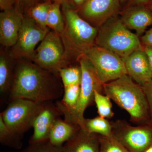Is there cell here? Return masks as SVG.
<instances>
[{"mask_svg":"<svg viewBox=\"0 0 152 152\" xmlns=\"http://www.w3.org/2000/svg\"><path fill=\"white\" fill-rule=\"evenodd\" d=\"M59 77L29 60H16L10 99H24L37 102L57 99L64 92Z\"/></svg>","mask_w":152,"mask_h":152,"instance_id":"1","label":"cell"},{"mask_svg":"<svg viewBox=\"0 0 152 152\" xmlns=\"http://www.w3.org/2000/svg\"><path fill=\"white\" fill-rule=\"evenodd\" d=\"M103 91L127 112L132 122L139 125L151 123L148 104L143 90L128 75L104 84Z\"/></svg>","mask_w":152,"mask_h":152,"instance_id":"2","label":"cell"},{"mask_svg":"<svg viewBox=\"0 0 152 152\" xmlns=\"http://www.w3.org/2000/svg\"><path fill=\"white\" fill-rule=\"evenodd\" d=\"M65 27L60 34L68 61H77L81 56L86 55L95 45L99 31L80 15L76 9L62 7Z\"/></svg>","mask_w":152,"mask_h":152,"instance_id":"3","label":"cell"},{"mask_svg":"<svg viewBox=\"0 0 152 152\" xmlns=\"http://www.w3.org/2000/svg\"><path fill=\"white\" fill-rule=\"evenodd\" d=\"M95 45L110 51L123 60L143 48L138 36L129 29L118 15L109 19L99 28Z\"/></svg>","mask_w":152,"mask_h":152,"instance_id":"4","label":"cell"},{"mask_svg":"<svg viewBox=\"0 0 152 152\" xmlns=\"http://www.w3.org/2000/svg\"><path fill=\"white\" fill-rule=\"evenodd\" d=\"M77 62L82 71L80 92L77 103L75 107L70 110L58 109L64 115L65 121L85 129V110L94 102L95 91L102 93L104 84L101 83L86 55L81 56Z\"/></svg>","mask_w":152,"mask_h":152,"instance_id":"5","label":"cell"},{"mask_svg":"<svg viewBox=\"0 0 152 152\" xmlns=\"http://www.w3.org/2000/svg\"><path fill=\"white\" fill-rule=\"evenodd\" d=\"M31 61L59 75L61 69L70 66L59 34L50 31L36 49Z\"/></svg>","mask_w":152,"mask_h":152,"instance_id":"6","label":"cell"},{"mask_svg":"<svg viewBox=\"0 0 152 152\" xmlns=\"http://www.w3.org/2000/svg\"><path fill=\"white\" fill-rule=\"evenodd\" d=\"M44 102H37L24 99L12 100L0 117L12 132L21 137L32 127L35 118Z\"/></svg>","mask_w":152,"mask_h":152,"instance_id":"7","label":"cell"},{"mask_svg":"<svg viewBox=\"0 0 152 152\" xmlns=\"http://www.w3.org/2000/svg\"><path fill=\"white\" fill-rule=\"evenodd\" d=\"M113 136L129 152H145L152 145V123L134 126L124 120L111 122Z\"/></svg>","mask_w":152,"mask_h":152,"instance_id":"8","label":"cell"},{"mask_svg":"<svg viewBox=\"0 0 152 152\" xmlns=\"http://www.w3.org/2000/svg\"><path fill=\"white\" fill-rule=\"evenodd\" d=\"M85 55L103 84L127 75L122 58L107 49L95 45Z\"/></svg>","mask_w":152,"mask_h":152,"instance_id":"9","label":"cell"},{"mask_svg":"<svg viewBox=\"0 0 152 152\" xmlns=\"http://www.w3.org/2000/svg\"><path fill=\"white\" fill-rule=\"evenodd\" d=\"M50 31L40 27L33 20L24 15L16 43L8 51L10 56L14 60L31 61L36 47Z\"/></svg>","mask_w":152,"mask_h":152,"instance_id":"10","label":"cell"},{"mask_svg":"<svg viewBox=\"0 0 152 152\" xmlns=\"http://www.w3.org/2000/svg\"><path fill=\"white\" fill-rule=\"evenodd\" d=\"M121 4V0H87L76 10L82 18L99 28L109 19L118 15Z\"/></svg>","mask_w":152,"mask_h":152,"instance_id":"11","label":"cell"},{"mask_svg":"<svg viewBox=\"0 0 152 152\" xmlns=\"http://www.w3.org/2000/svg\"><path fill=\"white\" fill-rule=\"evenodd\" d=\"M53 101L45 102L42 107L36 116L32 124L34 133L29 144L48 141L49 136L54 124L62 113Z\"/></svg>","mask_w":152,"mask_h":152,"instance_id":"12","label":"cell"},{"mask_svg":"<svg viewBox=\"0 0 152 152\" xmlns=\"http://www.w3.org/2000/svg\"><path fill=\"white\" fill-rule=\"evenodd\" d=\"M24 15L17 7L0 13V43L11 48L16 43Z\"/></svg>","mask_w":152,"mask_h":152,"instance_id":"13","label":"cell"},{"mask_svg":"<svg viewBox=\"0 0 152 152\" xmlns=\"http://www.w3.org/2000/svg\"><path fill=\"white\" fill-rule=\"evenodd\" d=\"M123 61L127 75L137 84L142 86L152 81L151 69L143 47Z\"/></svg>","mask_w":152,"mask_h":152,"instance_id":"14","label":"cell"},{"mask_svg":"<svg viewBox=\"0 0 152 152\" xmlns=\"http://www.w3.org/2000/svg\"><path fill=\"white\" fill-rule=\"evenodd\" d=\"M120 18L123 24L129 29L135 31L139 37L152 26V11L144 5L125 7Z\"/></svg>","mask_w":152,"mask_h":152,"instance_id":"15","label":"cell"},{"mask_svg":"<svg viewBox=\"0 0 152 152\" xmlns=\"http://www.w3.org/2000/svg\"><path fill=\"white\" fill-rule=\"evenodd\" d=\"M99 136L80 128L64 146L66 152H99Z\"/></svg>","mask_w":152,"mask_h":152,"instance_id":"16","label":"cell"},{"mask_svg":"<svg viewBox=\"0 0 152 152\" xmlns=\"http://www.w3.org/2000/svg\"><path fill=\"white\" fill-rule=\"evenodd\" d=\"M81 128L58 118L55 122L49 136V142L56 146H63L64 143L72 138Z\"/></svg>","mask_w":152,"mask_h":152,"instance_id":"17","label":"cell"},{"mask_svg":"<svg viewBox=\"0 0 152 152\" xmlns=\"http://www.w3.org/2000/svg\"><path fill=\"white\" fill-rule=\"evenodd\" d=\"M16 60L10 56L9 52L1 50L0 54V92L6 94L10 91L13 80Z\"/></svg>","mask_w":152,"mask_h":152,"instance_id":"18","label":"cell"},{"mask_svg":"<svg viewBox=\"0 0 152 152\" xmlns=\"http://www.w3.org/2000/svg\"><path fill=\"white\" fill-rule=\"evenodd\" d=\"M52 3V0H46L38 3L31 7L25 15L33 20L40 27L49 29L46 24L47 19Z\"/></svg>","mask_w":152,"mask_h":152,"instance_id":"19","label":"cell"},{"mask_svg":"<svg viewBox=\"0 0 152 152\" xmlns=\"http://www.w3.org/2000/svg\"><path fill=\"white\" fill-rule=\"evenodd\" d=\"M85 129L89 133L102 136L113 135L111 123L107 119L100 116L85 119Z\"/></svg>","mask_w":152,"mask_h":152,"instance_id":"20","label":"cell"},{"mask_svg":"<svg viewBox=\"0 0 152 152\" xmlns=\"http://www.w3.org/2000/svg\"><path fill=\"white\" fill-rule=\"evenodd\" d=\"M61 4L53 2L49 10L47 17V27L52 31L60 34L65 27V20L62 11L61 10Z\"/></svg>","mask_w":152,"mask_h":152,"instance_id":"21","label":"cell"},{"mask_svg":"<svg viewBox=\"0 0 152 152\" xmlns=\"http://www.w3.org/2000/svg\"><path fill=\"white\" fill-rule=\"evenodd\" d=\"M64 87L62 99L56 104L58 109L70 110L75 107L77 103L80 92V85H72Z\"/></svg>","mask_w":152,"mask_h":152,"instance_id":"22","label":"cell"},{"mask_svg":"<svg viewBox=\"0 0 152 152\" xmlns=\"http://www.w3.org/2000/svg\"><path fill=\"white\" fill-rule=\"evenodd\" d=\"M22 137L12 132L0 117V142L3 145L18 150L23 147Z\"/></svg>","mask_w":152,"mask_h":152,"instance_id":"23","label":"cell"},{"mask_svg":"<svg viewBox=\"0 0 152 152\" xmlns=\"http://www.w3.org/2000/svg\"><path fill=\"white\" fill-rule=\"evenodd\" d=\"M59 75L64 87L80 85L82 71L80 65L70 66L61 69L59 71Z\"/></svg>","mask_w":152,"mask_h":152,"instance_id":"24","label":"cell"},{"mask_svg":"<svg viewBox=\"0 0 152 152\" xmlns=\"http://www.w3.org/2000/svg\"><path fill=\"white\" fill-rule=\"evenodd\" d=\"M111 99L107 95L96 91L94 94V102L98 109L99 116L106 119H110L113 116L114 113L112 110V104Z\"/></svg>","mask_w":152,"mask_h":152,"instance_id":"25","label":"cell"},{"mask_svg":"<svg viewBox=\"0 0 152 152\" xmlns=\"http://www.w3.org/2000/svg\"><path fill=\"white\" fill-rule=\"evenodd\" d=\"M99 152H129L113 136H99Z\"/></svg>","mask_w":152,"mask_h":152,"instance_id":"26","label":"cell"},{"mask_svg":"<svg viewBox=\"0 0 152 152\" xmlns=\"http://www.w3.org/2000/svg\"><path fill=\"white\" fill-rule=\"evenodd\" d=\"M22 152H66L64 146L61 147L53 145L48 141L34 144L29 146Z\"/></svg>","mask_w":152,"mask_h":152,"instance_id":"27","label":"cell"},{"mask_svg":"<svg viewBox=\"0 0 152 152\" xmlns=\"http://www.w3.org/2000/svg\"><path fill=\"white\" fill-rule=\"evenodd\" d=\"M45 1L46 0H18L16 7L22 14L25 15L31 7Z\"/></svg>","mask_w":152,"mask_h":152,"instance_id":"28","label":"cell"},{"mask_svg":"<svg viewBox=\"0 0 152 152\" xmlns=\"http://www.w3.org/2000/svg\"><path fill=\"white\" fill-rule=\"evenodd\" d=\"M142 87L148 104L151 122L152 123V81L142 86Z\"/></svg>","mask_w":152,"mask_h":152,"instance_id":"29","label":"cell"},{"mask_svg":"<svg viewBox=\"0 0 152 152\" xmlns=\"http://www.w3.org/2000/svg\"><path fill=\"white\" fill-rule=\"evenodd\" d=\"M18 0H0L1 11L8 10L17 7Z\"/></svg>","mask_w":152,"mask_h":152,"instance_id":"30","label":"cell"},{"mask_svg":"<svg viewBox=\"0 0 152 152\" xmlns=\"http://www.w3.org/2000/svg\"><path fill=\"white\" fill-rule=\"evenodd\" d=\"M140 41L143 46L152 47V27L146 31L142 36Z\"/></svg>","mask_w":152,"mask_h":152,"instance_id":"31","label":"cell"},{"mask_svg":"<svg viewBox=\"0 0 152 152\" xmlns=\"http://www.w3.org/2000/svg\"><path fill=\"white\" fill-rule=\"evenodd\" d=\"M151 1L152 0H130L127 3L125 7H132V6L143 5Z\"/></svg>","mask_w":152,"mask_h":152,"instance_id":"32","label":"cell"},{"mask_svg":"<svg viewBox=\"0 0 152 152\" xmlns=\"http://www.w3.org/2000/svg\"><path fill=\"white\" fill-rule=\"evenodd\" d=\"M52 1L59 4L61 7L62 6H66V7H70L76 9L75 7L74 6L72 0H52Z\"/></svg>","mask_w":152,"mask_h":152,"instance_id":"33","label":"cell"},{"mask_svg":"<svg viewBox=\"0 0 152 152\" xmlns=\"http://www.w3.org/2000/svg\"><path fill=\"white\" fill-rule=\"evenodd\" d=\"M143 49L148 56L152 72V47L143 46Z\"/></svg>","mask_w":152,"mask_h":152,"instance_id":"34","label":"cell"},{"mask_svg":"<svg viewBox=\"0 0 152 152\" xmlns=\"http://www.w3.org/2000/svg\"><path fill=\"white\" fill-rule=\"evenodd\" d=\"M87 1V0H72V1L75 7L76 10H77L83 6Z\"/></svg>","mask_w":152,"mask_h":152,"instance_id":"35","label":"cell"},{"mask_svg":"<svg viewBox=\"0 0 152 152\" xmlns=\"http://www.w3.org/2000/svg\"><path fill=\"white\" fill-rule=\"evenodd\" d=\"M144 5L148 9H149L150 10L152 11V1L147 3V4Z\"/></svg>","mask_w":152,"mask_h":152,"instance_id":"36","label":"cell"},{"mask_svg":"<svg viewBox=\"0 0 152 152\" xmlns=\"http://www.w3.org/2000/svg\"><path fill=\"white\" fill-rule=\"evenodd\" d=\"M145 152H152V145L149 147Z\"/></svg>","mask_w":152,"mask_h":152,"instance_id":"37","label":"cell"},{"mask_svg":"<svg viewBox=\"0 0 152 152\" xmlns=\"http://www.w3.org/2000/svg\"><path fill=\"white\" fill-rule=\"evenodd\" d=\"M130 0H121V4H124V3H127Z\"/></svg>","mask_w":152,"mask_h":152,"instance_id":"38","label":"cell"}]
</instances>
